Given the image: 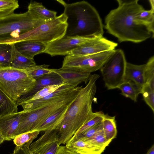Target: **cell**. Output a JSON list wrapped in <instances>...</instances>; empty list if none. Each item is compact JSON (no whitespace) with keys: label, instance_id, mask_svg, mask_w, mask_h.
I'll return each mask as SVG.
<instances>
[{"label":"cell","instance_id":"f1b7e54d","mask_svg":"<svg viewBox=\"0 0 154 154\" xmlns=\"http://www.w3.org/2000/svg\"><path fill=\"white\" fill-rule=\"evenodd\" d=\"M105 114L101 111L94 112L92 118L80 128L73 136H75L81 134L95 125L102 121Z\"/></svg>","mask_w":154,"mask_h":154},{"label":"cell","instance_id":"7402d4cb","mask_svg":"<svg viewBox=\"0 0 154 154\" xmlns=\"http://www.w3.org/2000/svg\"><path fill=\"white\" fill-rule=\"evenodd\" d=\"M36 65L34 59L27 57L14 47L11 67L19 69H25Z\"/></svg>","mask_w":154,"mask_h":154},{"label":"cell","instance_id":"ac0fdd59","mask_svg":"<svg viewBox=\"0 0 154 154\" xmlns=\"http://www.w3.org/2000/svg\"><path fill=\"white\" fill-rule=\"evenodd\" d=\"M145 66L146 64L138 65L127 62L124 81L132 82L142 89L146 84Z\"/></svg>","mask_w":154,"mask_h":154},{"label":"cell","instance_id":"7a4b0ae2","mask_svg":"<svg viewBox=\"0 0 154 154\" xmlns=\"http://www.w3.org/2000/svg\"><path fill=\"white\" fill-rule=\"evenodd\" d=\"M99 77L97 74L91 75L86 85L80 90L63 119L55 128L60 145L66 144L93 117L92 104L97 91L96 82Z\"/></svg>","mask_w":154,"mask_h":154},{"label":"cell","instance_id":"277c9868","mask_svg":"<svg viewBox=\"0 0 154 154\" xmlns=\"http://www.w3.org/2000/svg\"><path fill=\"white\" fill-rule=\"evenodd\" d=\"M82 87L77 86L74 88L54 101L30 110H23L19 125L14 134V139L20 134L33 131L48 117L60 109L70 105Z\"/></svg>","mask_w":154,"mask_h":154},{"label":"cell","instance_id":"f546056e","mask_svg":"<svg viewBox=\"0 0 154 154\" xmlns=\"http://www.w3.org/2000/svg\"><path fill=\"white\" fill-rule=\"evenodd\" d=\"M84 140L88 143L105 149L111 142L106 140L103 129L92 137Z\"/></svg>","mask_w":154,"mask_h":154},{"label":"cell","instance_id":"e575fe53","mask_svg":"<svg viewBox=\"0 0 154 154\" xmlns=\"http://www.w3.org/2000/svg\"><path fill=\"white\" fill-rule=\"evenodd\" d=\"M64 84L48 86L38 91L27 100H33L43 98L54 92Z\"/></svg>","mask_w":154,"mask_h":154},{"label":"cell","instance_id":"9c48e42d","mask_svg":"<svg viewBox=\"0 0 154 154\" xmlns=\"http://www.w3.org/2000/svg\"><path fill=\"white\" fill-rule=\"evenodd\" d=\"M115 50L85 55H66L62 67L71 68L84 73L100 70L114 53Z\"/></svg>","mask_w":154,"mask_h":154},{"label":"cell","instance_id":"83f0119b","mask_svg":"<svg viewBox=\"0 0 154 154\" xmlns=\"http://www.w3.org/2000/svg\"><path fill=\"white\" fill-rule=\"evenodd\" d=\"M19 6L17 0H0V18L14 13V11Z\"/></svg>","mask_w":154,"mask_h":154},{"label":"cell","instance_id":"cb8c5ba5","mask_svg":"<svg viewBox=\"0 0 154 154\" xmlns=\"http://www.w3.org/2000/svg\"><path fill=\"white\" fill-rule=\"evenodd\" d=\"M17 102L11 99L0 88V117L18 112Z\"/></svg>","mask_w":154,"mask_h":154},{"label":"cell","instance_id":"3957f363","mask_svg":"<svg viewBox=\"0 0 154 154\" xmlns=\"http://www.w3.org/2000/svg\"><path fill=\"white\" fill-rule=\"evenodd\" d=\"M64 7L63 13L67 17L66 36H79L93 38L103 36V26L95 8L82 1L68 4L57 0Z\"/></svg>","mask_w":154,"mask_h":154},{"label":"cell","instance_id":"836d02e7","mask_svg":"<svg viewBox=\"0 0 154 154\" xmlns=\"http://www.w3.org/2000/svg\"><path fill=\"white\" fill-rule=\"evenodd\" d=\"M144 100L154 112V90L149 85L145 84L142 87L141 93Z\"/></svg>","mask_w":154,"mask_h":154},{"label":"cell","instance_id":"ba28073f","mask_svg":"<svg viewBox=\"0 0 154 154\" xmlns=\"http://www.w3.org/2000/svg\"><path fill=\"white\" fill-rule=\"evenodd\" d=\"M127 63L123 51L115 49L100 69L107 89L118 88L124 82Z\"/></svg>","mask_w":154,"mask_h":154},{"label":"cell","instance_id":"d6986e66","mask_svg":"<svg viewBox=\"0 0 154 154\" xmlns=\"http://www.w3.org/2000/svg\"><path fill=\"white\" fill-rule=\"evenodd\" d=\"M68 149L79 154H101L105 150L102 148L88 143L82 139L66 143Z\"/></svg>","mask_w":154,"mask_h":154},{"label":"cell","instance_id":"44dd1931","mask_svg":"<svg viewBox=\"0 0 154 154\" xmlns=\"http://www.w3.org/2000/svg\"><path fill=\"white\" fill-rule=\"evenodd\" d=\"M70 105L60 109L56 112L48 117L33 131L45 132L51 129H55L56 127L63 119Z\"/></svg>","mask_w":154,"mask_h":154},{"label":"cell","instance_id":"4fadbf2b","mask_svg":"<svg viewBox=\"0 0 154 154\" xmlns=\"http://www.w3.org/2000/svg\"><path fill=\"white\" fill-rule=\"evenodd\" d=\"M77 86L65 83L55 91L43 98L33 100H26L21 102L17 105L21 106L24 111L32 110L56 100Z\"/></svg>","mask_w":154,"mask_h":154},{"label":"cell","instance_id":"4dcf8cb0","mask_svg":"<svg viewBox=\"0 0 154 154\" xmlns=\"http://www.w3.org/2000/svg\"><path fill=\"white\" fill-rule=\"evenodd\" d=\"M49 66L45 64L40 65H36L24 70L32 78L36 80L44 75L52 72L51 69L48 68Z\"/></svg>","mask_w":154,"mask_h":154},{"label":"cell","instance_id":"5bb4252c","mask_svg":"<svg viewBox=\"0 0 154 154\" xmlns=\"http://www.w3.org/2000/svg\"><path fill=\"white\" fill-rule=\"evenodd\" d=\"M52 72L58 74L63 83L77 85L82 83H88L91 75V73H84L71 68L61 67L59 69H51Z\"/></svg>","mask_w":154,"mask_h":154},{"label":"cell","instance_id":"8992f818","mask_svg":"<svg viewBox=\"0 0 154 154\" xmlns=\"http://www.w3.org/2000/svg\"><path fill=\"white\" fill-rule=\"evenodd\" d=\"M35 83L24 69L0 66V88L16 102L31 91Z\"/></svg>","mask_w":154,"mask_h":154},{"label":"cell","instance_id":"4316f807","mask_svg":"<svg viewBox=\"0 0 154 154\" xmlns=\"http://www.w3.org/2000/svg\"><path fill=\"white\" fill-rule=\"evenodd\" d=\"M14 44L0 43V66L11 67Z\"/></svg>","mask_w":154,"mask_h":154},{"label":"cell","instance_id":"603a6c76","mask_svg":"<svg viewBox=\"0 0 154 154\" xmlns=\"http://www.w3.org/2000/svg\"><path fill=\"white\" fill-rule=\"evenodd\" d=\"M134 20L138 25L146 27L154 37V12L150 9H145L138 13L135 16Z\"/></svg>","mask_w":154,"mask_h":154},{"label":"cell","instance_id":"6da1fadb","mask_svg":"<svg viewBox=\"0 0 154 154\" xmlns=\"http://www.w3.org/2000/svg\"><path fill=\"white\" fill-rule=\"evenodd\" d=\"M118 6L111 10L105 20L104 28L120 42H143L152 37V34L134 20L135 16L144 9L138 0H117Z\"/></svg>","mask_w":154,"mask_h":154},{"label":"cell","instance_id":"5b68a950","mask_svg":"<svg viewBox=\"0 0 154 154\" xmlns=\"http://www.w3.org/2000/svg\"><path fill=\"white\" fill-rule=\"evenodd\" d=\"M29 11L0 18V43L11 44L22 34L45 23Z\"/></svg>","mask_w":154,"mask_h":154},{"label":"cell","instance_id":"30bf717a","mask_svg":"<svg viewBox=\"0 0 154 154\" xmlns=\"http://www.w3.org/2000/svg\"><path fill=\"white\" fill-rule=\"evenodd\" d=\"M91 38L79 36H64L46 45L43 53L52 57L68 55L72 51L83 45Z\"/></svg>","mask_w":154,"mask_h":154},{"label":"cell","instance_id":"8fae6325","mask_svg":"<svg viewBox=\"0 0 154 154\" xmlns=\"http://www.w3.org/2000/svg\"><path fill=\"white\" fill-rule=\"evenodd\" d=\"M57 132L54 129L45 131L37 140L31 143L30 151L35 154H56L60 146Z\"/></svg>","mask_w":154,"mask_h":154},{"label":"cell","instance_id":"ab89813d","mask_svg":"<svg viewBox=\"0 0 154 154\" xmlns=\"http://www.w3.org/2000/svg\"><path fill=\"white\" fill-rule=\"evenodd\" d=\"M5 140L4 137L0 132V144L2 143Z\"/></svg>","mask_w":154,"mask_h":154},{"label":"cell","instance_id":"9a60e30c","mask_svg":"<svg viewBox=\"0 0 154 154\" xmlns=\"http://www.w3.org/2000/svg\"><path fill=\"white\" fill-rule=\"evenodd\" d=\"M63 84L60 76L52 72L44 75L35 80V85L32 89L27 94L21 96L16 102L17 104L26 101L45 87L53 85Z\"/></svg>","mask_w":154,"mask_h":154},{"label":"cell","instance_id":"d4e9b609","mask_svg":"<svg viewBox=\"0 0 154 154\" xmlns=\"http://www.w3.org/2000/svg\"><path fill=\"white\" fill-rule=\"evenodd\" d=\"M102 122L105 138L107 140L112 141L116 138L117 134L116 116L105 114Z\"/></svg>","mask_w":154,"mask_h":154},{"label":"cell","instance_id":"f35d334b","mask_svg":"<svg viewBox=\"0 0 154 154\" xmlns=\"http://www.w3.org/2000/svg\"><path fill=\"white\" fill-rule=\"evenodd\" d=\"M149 1L151 6L150 10L154 12V0H149Z\"/></svg>","mask_w":154,"mask_h":154},{"label":"cell","instance_id":"8d00e7d4","mask_svg":"<svg viewBox=\"0 0 154 154\" xmlns=\"http://www.w3.org/2000/svg\"><path fill=\"white\" fill-rule=\"evenodd\" d=\"M56 154H79L67 148L65 146L60 145Z\"/></svg>","mask_w":154,"mask_h":154},{"label":"cell","instance_id":"d6a6232c","mask_svg":"<svg viewBox=\"0 0 154 154\" xmlns=\"http://www.w3.org/2000/svg\"><path fill=\"white\" fill-rule=\"evenodd\" d=\"M40 132L35 131L25 133L16 136L13 142L17 146H20L29 142H32L36 138Z\"/></svg>","mask_w":154,"mask_h":154},{"label":"cell","instance_id":"e0dca14e","mask_svg":"<svg viewBox=\"0 0 154 154\" xmlns=\"http://www.w3.org/2000/svg\"><path fill=\"white\" fill-rule=\"evenodd\" d=\"M17 50L24 56L34 59L38 54L43 53L46 45L41 42L32 40H25L13 44Z\"/></svg>","mask_w":154,"mask_h":154},{"label":"cell","instance_id":"484cf974","mask_svg":"<svg viewBox=\"0 0 154 154\" xmlns=\"http://www.w3.org/2000/svg\"><path fill=\"white\" fill-rule=\"evenodd\" d=\"M122 95L131 99L134 102L137 100L138 96L141 93V88L130 81H124L119 87Z\"/></svg>","mask_w":154,"mask_h":154},{"label":"cell","instance_id":"52a82bcc","mask_svg":"<svg viewBox=\"0 0 154 154\" xmlns=\"http://www.w3.org/2000/svg\"><path fill=\"white\" fill-rule=\"evenodd\" d=\"M67 17L63 13L53 20L42 24L20 34L13 44L23 41L32 40L46 45L62 38L65 35Z\"/></svg>","mask_w":154,"mask_h":154},{"label":"cell","instance_id":"74e56055","mask_svg":"<svg viewBox=\"0 0 154 154\" xmlns=\"http://www.w3.org/2000/svg\"><path fill=\"white\" fill-rule=\"evenodd\" d=\"M146 154H154V145L153 144L148 151Z\"/></svg>","mask_w":154,"mask_h":154},{"label":"cell","instance_id":"2e32d148","mask_svg":"<svg viewBox=\"0 0 154 154\" xmlns=\"http://www.w3.org/2000/svg\"><path fill=\"white\" fill-rule=\"evenodd\" d=\"M23 113V110L0 117V132L5 140L14 139V134Z\"/></svg>","mask_w":154,"mask_h":154},{"label":"cell","instance_id":"d590c367","mask_svg":"<svg viewBox=\"0 0 154 154\" xmlns=\"http://www.w3.org/2000/svg\"><path fill=\"white\" fill-rule=\"evenodd\" d=\"M32 142H29L20 146H16L11 154H35L30 151L29 148Z\"/></svg>","mask_w":154,"mask_h":154},{"label":"cell","instance_id":"ffe728a7","mask_svg":"<svg viewBox=\"0 0 154 154\" xmlns=\"http://www.w3.org/2000/svg\"><path fill=\"white\" fill-rule=\"evenodd\" d=\"M28 9V11L35 17L46 22L51 21L57 17L56 12L46 9L42 3L31 1Z\"/></svg>","mask_w":154,"mask_h":154},{"label":"cell","instance_id":"7c38bea8","mask_svg":"<svg viewBox=\"0 0 154 154\" xmlns=\"http://www.w3.org/2000/svg\"><path fill=\"white\" fill-rule=\"evenodd\" d=\"M118 44L102 36L91 38L85 43L72 51L69 55H85L114 50Z\"/></svg>","mask_w":154,"mask_h":154},{"label":"cell","instance_id":"1f68e13d","mask_svg":"<svg viewBox=\"0 0 154 154\" xmlns=\"http://www.w3.org/2000/svg\"><path fill=\"white\" fill-rule=\"evenodd\" d=\"M146 84L154 90V56L149 59L145 69Z\"/></svg>","mask_w":154,"mask_h":154}]
</instances>
